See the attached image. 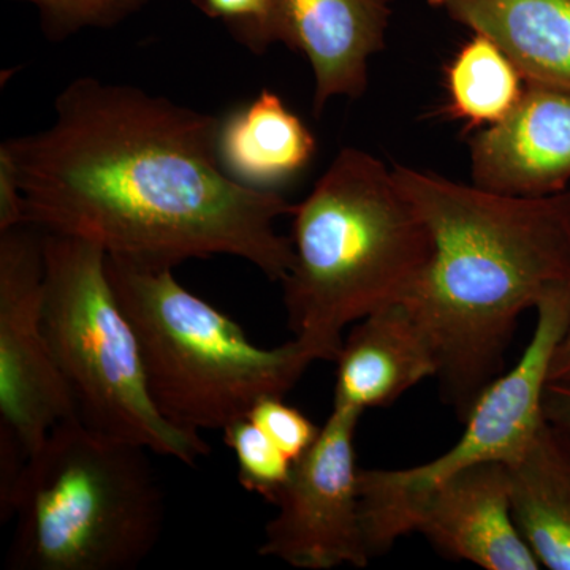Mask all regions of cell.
Segmentation results:
<instances>
[{
	"instance_id": "1",
	"label": "cell",
	"mask_w": 570,
	"mask_h": 570,
	"mask_svg": "<svg viewBox=\"0 0 570 570\" xmlns=\"http://www.w3.org/2000/svg\"><path fill=\"white\" fill-rule=\"evenodd\" d=\"M220 118L129 85L81 77L55 100V121L3 141L24 194L26 224L108 255L175 268L232 255L283 283L292 238L276 220L295 205L224 170Z\"/></svg>"
},
{
	"instance_id": "2",
	"label": "cell",
	"mask_w": 570,
	"mask_h": 570,
	"mask_svg": "<svg viewBox=\"0 0 570 570\" xmlns=\"http://www.w3.org/2000/svg\"><path fill=\"white\" fill-rule=\"evenodd\" d=\"M393 174L434 243L404 303L436 352L442 397L464 420L501 376L521 314L570 283V190L513 197L403 165Z\"/></svg>"
},
{
	"instance_id": "3",
	"label": "cell",
	"mask_w": 570,
	"mask_h": 570,
	"mask_svg": "<svg viewBox=\"0 0 570 570\" xmlns=\"http://www.w3.org/2000/svg\"><path fill=\"white\" fill-rule=\"evenodd\" d=\"M292 216L288 328L316 362H336L348 325L417 291L433 236L393 168L355 148L341 149Z\"/></svg>"
},
{
	"instance_id": "4",
	"label": "cell",
	"mask_w": 570,
	"mask_h": 570,
	"mask_svg": "<svg viewBox=\"0 0 570 570\" xmlns=\"http://www.w3.org/2000/svg\"><path fill=\"white\" fill-rule=\"evenodd\" d=\"M148 453L77 415L52 428L14 494L7 568H138L164 528V494Z\"/></svg>"
},
{
	"instance_id": "5",
	"label": "cell",
	"mask_w": 570,
	"mask_h": 570,
	"mask_svg": "<svg viewBox=\"0 0 570 570\" xmlns=\"http://www.w3.org/2000/svg\"><path fill=\"white\" fill-rule=\"evenodd\" d=\"M107 275L140 344L154 404L183 430L224 431L264 397L287 395L316 362L296 340L255 346L170 266L107 254Z\"/></svg>"
},
{
	"instance_id": "6",
	"label": "cell",
	"mask_w": 570,
	"mask_h": 570,
	"mask_svg": "<svg viewBox=\"0 0 570 570\" xmlns=\"http://www.w3.org/2000/svg\"><path fill=\"white\" fill-rule=\"evenodd\" d=\"M45 335L77 417L108 436L194 466L212 452L154 404L140 344L107 275L102 247L43 232Z\"/></svg>"
},
{
	"instance_id": "7",
	"label": "cell",
	"mask_w": 570,
	"mask_h": 570,
	"mask_svg": "<svg viewBox=\"0 0 570 570\" xmlns=\"http://www.w3.org/2000/svg\"><path fill=\"white\" fill-rule=\"evenodd\" d=\"M530 344L517 365L480 393L464 417V433L449 452L407 469L358 472L360 513L371 558L387 553L412 532L423 498L450 475L480 463L512 464L523 455L546 422L543 395L551 356L570 318V283L554 285L540 298Z\"/></svg>"
},
{
	"instance_id": "8",
	"label": "cell",
	"mask_w": 570,
	"mask_h": 570,
	"mask_svg": "<svg viewBox=\"0 0 570 570\" xmlns=\"http://www.w3.org/2000/svg\"><path fill=\"white\" fill-rule=\"evenodd\" d=\"M43 273L40 228L0 232V433L14 439L26 459L52 428L77 415L45 335Z\"/></svg>"
},
{
	"instance_id": "9",
	"label": "cell",
	"mask_w": 570,
	"mask_h": 570,
	"mask_svg": "<svg viewBox=\"0 0 570 570\" xmlns=\"http://www.w3.org/2000/svg\"><path fill=\"white\" fill-rule=\"evenodd\" d=\"M362 412L333 407L321 434L277 494L258 553L303 570L371 561L360 513L355 430Z\"/></svg>"
},
{
	"instance_id": "10",
	"label": "cell",
	"mask_w": 570,
	"mask_h": 570,
	"mask_svg": "<svg viewBox=\"0 0 570 570\" xmlns=\"http://www.w3.org/2000/svg\"><path fill=\"white\" fill-rule=\"evenodd\" d=\"M414 531L449 560L487 570L542 569L513 517L509 464L499 461L438 483L415 509Z\"/></svg>"
},
{
	"instance_id": "11",
	"label": "cell",
	"mask_w": 570,
	"mask_h": 570,
	"mask_svg": "<svg viewBox=\"0 0 570 570\" xmlns=\"http://www.w3.org/2000/svg\"><path fill=\"white\" fill-rule=\"evenodd\" d=\"M472 184L513 197H547L570 181V91L527 81L502 121L471 141Z\"/></svg>"
},
{
	"instance_id": "12",
	"label": "cell",
	"mask_w": 570,
	"mask_h": 570,
	"mask_svg": "<svg viewBox=\"0 0 570 570\" xmlns=\"http://www.w3.org/2000/svg\"><path fill=\"white\" fill-rule=\"evenodd\" d=\"M281 43L303 52L313 69L314 111L333 97L366 91L371 56L384 50L390 0H273Z\"/></svg>"
},
{
	"instance_id": "13",
	"label": "cell",
	"mask_w": 570,
	"mask_h": 570,
	"mask_svg": "<svg viewBox=\"0 0 570 570\" xmlns=\"http://www.w3.org/2000/svg\"><path fill=\"white\" fill-rule=\"evenodd\" d=\"M333 407H387L423 379L438 376V356L406 303L382 307L352 325L336 358Z\"/></svg>"
},
{
	"instance_id": "14",
	"label": "cell",
	"mask_w": 570,
	"mask_h": 570,
	"mask_svg": "<svg viewBox=\"0 0 570 570\" xmlns=\"http://www.w3.org/2000/svg\"><path fill=\"white\" fill-rule=\"evenodd\" d=\"M450 20L489 37L524 81L570 91V0H428Z\"/></svg>"
},
{
	"instance_id": "15",
	"label": "cell",
	"mask_w": 570,
	"mask_h": 570,
	"mask_svg": "<svg viewBox=\"0 0 570 570\" xmlns=\"http://www.w3.org/2000/svg\"><path fill=\"white\" fill-rule=\"evenodd\" d=\"M316 148V137L302 118L268 89L220 119V164L232 178L254 189L276 190L306 168Z\"/></svg>"
},
{
	"instance_id": "16",
	"label": "cell",
	"mask_w": 570,
	"mask_h": 570,
	"mask_svg": "<svg viewBox=\"0 0 570 570\" xmlns=\"http://www.w3.org/2000/svg\"><path fill=\"white\" fill-rule=\"evenodd\" d=\"M513 517L542 568L570 570V434L542 423L509 464Z\"/></svg>"
},
{
	"instance_id": "17",
	"label": "cell",
	"mask_w": 570,
	"mask_h": 570,
	"mask_svg": "<svg viewBox=\"0 0 570 570\" xmlns=\"http://www.w3.org/2000/svg\"><path fill=\"white\" fill-rule=\"evenodd\" d=\"M527 81L501 48L474 33L448 67L450 111L469 126H493L523 97Z\"/></svg>"
},
{
	"instance_id": "18",
	"label": "cell",
	"mask_w": 570,
	"mask_h": 570,
	"mask_svg": "<svg viewBox=\"0 0 570 570\" xmlns=\"http://www.w3.org/2000/svg\"><path fill=\"white\" fill-rule=\"evenodd\" d=\"M223 433L225 445L234 452L243 489L275 504L295 461L247 417L236 420Z\"/></svg>"
},
{
	"instance_id": "19",
	"label": "cell",
	"mask_w": 570,
	"mask_h": 570,
	"mask_svg": "<svg viewBox=\"0 0 570 570\" xmlns=\"http://www.w3.org/2000/svg\"><path fill=\"white\" fill-rule=\"evenodd\" d=\"M32 3L47 39L61 43L86 29H112L151 0H17Z\"/></svg>"
},
{
	"instance_id": "20",
	"label": "cell",
	"mask_w": 570,
	"mask_h": 570,
	"mask_svg": "<svg viewBox=\"0 0 570 570\" xmlns=\"http://www.w3.org/2000/svg\"><path fill=\"white\" fill-rule=\"evenodd\" d=\"M213 20L223 22L238 43L254 55H264L279 41L273 0H193Z\"/></svg>"
},
{
	"instance_id": "21",
	"label": "cell",
	"mask_w": 570,
	"mask_h": 570,
	"mask_svg": "<svg viewBox=\"0 0 570 570\" xmlns=\"http://www.w3.org/2000/svg\"><path fill=\"white\" fill-rule=\"evenodd\" d=\"M247 419L253 420L292 461L305 455L322 430L299 409L285 403L281 396H268L258 401L250 409Z\"/></svg>"
},
{
	"instance_id": "22",
	"label": "cell",
	"mask_w": 570,
	"mask_h": 570,
	"mask_svg": "<svg viewBox=\"0 0 570 570\" xmlns=\"http://www.w3.org/2000/svg\"><path fill=\"white\" fill-rule=\"evenodd\" d=\"M24 224L26 205L20 176L10 153L0 145V232Z\"/></svg>"
},
{
	"instance_id": "23",
	"label": "cell",
	"mask_w": 570,
	"mask_h": 570,
	"mask_svg": "<svg viewBox=\"0 0 570 570\" xmlns=\"http://www.w3.org/2000/svg\"><path fill=\"white\" fill-rule=\"evenodd\" d=\"M543 415L570 434V384L549 382L543 395Z\"/></svg>"
},
{
	"instance_id": "24",
	"label": "cell",
	"mask_w": 570,
	"mask_h": 570,
	"mask_svg": "<svg viewBox=\"0 0 570 570\" xmlns=\"http://www.w3.org/2000/svg\"><path fill=\"white\" fill-rule=\"evenodd\" d=\"M549 382L570 384V318L564 335L551 356Z\"/></svg>"
}]
</instances>
